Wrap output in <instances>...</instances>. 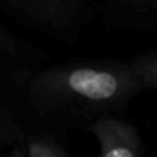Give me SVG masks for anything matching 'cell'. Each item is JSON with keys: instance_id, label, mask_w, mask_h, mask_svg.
<instances>
[{"instance_id": "cell-1", "label": "cell", "mask_w": 157, "mask_h": 157, "mask_svg": "<svg viewBox=\"0 0 157 157\" xmlns=\"http://www.w3.org/2000/svg\"><path fill=\"white\" fill-rule=\"evenodd\" d=\"M69 86L90 100H106L115 95L117 79L110 73L93 69H76L69 76Z\"/></svg>"}, {"instance_id": "cell-2", "label": "cell", "mask_w": 157, "mask_h": 157, "mask_svg": "<svg viewBox=\"0 0 157 157\" xmlns=\"http://www.w3.org/2000/svg\"><path fill=\"white\" fill-rule=\"evenodd\" d=\"M105 155L106 157H132L133 154L128 149H113V150H108Z\"/></svg>"}]
</instances>
